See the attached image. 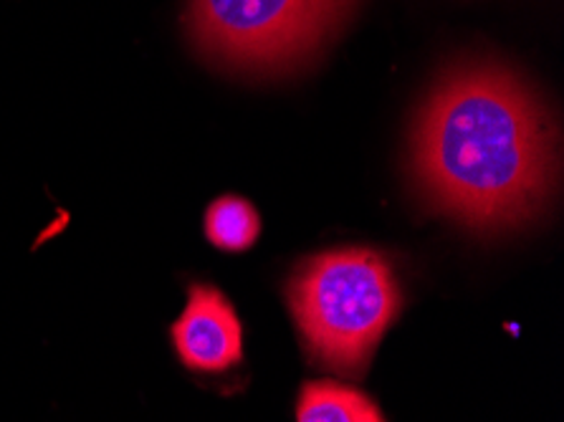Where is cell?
<instances>
[{
	"instance_id": "5b68a950",
	"label": "cell",
	"mask_w": 564,
	"mask_h": 422,
	"mask_svg": "<svg viewBox=\"0 0 564 422\" xmlns=\"http://www.w3.org/2000/svg\"><path fill=\"white\" fill-rule=\"evenodd\" d=\"M296 422H384V418L367 394L332 380H316L302 387Z\"/></svg>"
},
{
	"instance_id": "6da1fadb",
	"label": "cell",
	"mask_w": 564,
	"mask_h": 422,
	"mask_svg": "<svg viewBox=\"0 0 564 422\" xmlns=\"http://www.w3.org/2000/svg\"><path fill=\"white\" fill-rule=\"evenodd\" d=\"M554 158L544 105L494 64L443 76L413 129V175L425 201L476 230L532 218L552 193Z\"/></svg>"
},
{
	"instance_id": "3957f363",
	"label": "cell",
	"mask_w": 564,
	"mask_h": 422,
	"mask_svg": "<svg viewBox=\"0 0 564 422\" xmlns=\"http://www.w3.org/2000/svg\"><path fill=\"white\" fill-rule=\"evenodd\" d=\"M355 6L357 0H191L187 33L213 62L276 74L316 54Z\"/></svg>"
},
{
	"instance_id": "277c9868",
	"label": "cell",
	"mask_w": 564,
	"mask_h": 422,
	"mask_svg": "<svg viewBox=\"0 0 564 422\" xmlns=\"http://www.w3.org/2000/svg\"><path fill=\"white\" fill-rule=\"evenodd\" d=\"M173 344L191 372H226L243 359V326L218 289L195 283L173 324Z\"/></svg>"
},
{
	"instance_id": "7a4b0ae2",
	"label": "cell",
	"mask_w": 564,
	"mask_h": 422,
	"mask_svg": "<svg viewBox=\"0 0 564 422\" xmlns=\"http://www.w3.org/2000/svg\"><path fill=\"white\" fill-rule=\"evenodd\" d=\"M289 304L316 365L362 377L403 296L382 256L367 248H341L310 258L294 273Z\"/></svg>"
},
{
	"instance_id": "8992f818",
	"label": "cell",
	"mask_w": 564,
	"mask_h": 422,
	"mask_svg": "<svg viewBox=\"0 0 564 422\" xmlns=\"http://www.w3.org/2000/svg\"><path fill=\"white\" fill-rule=\"evenodd\" d=\"M205 236L220 251L243 253L256 244L261 232V220L249 201L238 195H224L205 210Z\"/></svg>"
}]
</instances>
